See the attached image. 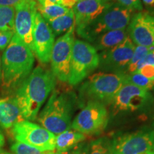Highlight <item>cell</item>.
Here are the masks:
<instances>
[{
  "mask_svg": "<svg viewBox=\"0 0 154 154\" xmlns=\"http://www.w3.org/2000/svg\"><path fill=\"white\" fill-rule=\"evenodd\" d=\"M77 0H60L58 5L66 7L67 9H72L77 3Z\"/></svg>",
  "mask_w": 154,
  "mask_h": 154,
  "instance_id": "33",
  "label": "cell"
},
{
  "mask_svg": "<svg viewBox=\"0 0 154 154\" xmlns=\"http://www.w3.org/2000/svg\"><path fill=\"white\" fill-rule=\"evenodd\" d=\"M78 2H81V1H83V0H77Z\"/></svg>",
  "mask_w": 154,
  "mask_h": 154,
  "instance_id": "42",
  "label": "cell"
},
{
  "mask_svg": "<svg viewBox=\"0 0 154 154\" xmlns=\"http://www.w3.org/2000/svg\"><path fill=\"white\" fill-rule=\"evenodd\" d=\"M131 39L137 45L154 47V15L139 11L131 20L128 31Z\"/></svg>",
  "mask_w": 154,
  "mask_h": 154,
  "instance_id": "15",
  "label": "cell"
},
{
  "mask_svg": "<svg viewBox=\"0 0 154 154\" xmlns=\"http://www.w3.org/2000/svg\"><path fill=\"white\" fill-rule=\"evenodd\" d=\"M11 131L17 142L27 144L42 152L55 150L56 135L30 121H19L13 126Z\"/></svg>",
  "mask_w": 154,
  "mask_h": 154,
  "instance_id": "8",
  "label": "cell"
},
{
  "mask_svg": "<svg viewBox=\"0 0 154 154\" xmlns=\"http://www.w3.org/2000/svg\"><path fill=\"white\" fill-rule=\"evenodd\" d=\"M14 34V31H0V50L7 47Z\"/></svg>",
  "mask_w": 154,
  "mask_h": 154,
  "instance_id": "29",
  "label": "cell"
},
{
  "mask_svg": "<svg viewBox=\"0 0 154 154\" xmlns=\"http://www.w3.org/2000/svg\"><path fill=\"white\" fill-rule=\"evenodd\" d=\"M47 154H57V153H53L52 151H50V152H48Z\"/></svg>",
  "mask_w": 154,
  "mask_h": 154,
  "instance_id": "41",
  "label": "cell"
},
{
  "mask_svg": "<svg viewBox=\"0 0 154 154\" xmlns=\"http://www.w3.org/2000/svg\"><path fill=\"white\" fill-rule=\"evenodd\" d=\"M37 5L34 0H24L14 7V34L33 53L34 21Z\"/></svg>",
  "mask_w": 154,
  "mask_h": 154,
  "instance_id": "12",
  "label": "cell"
},
{
  "mask_svg": "<svg viewBox=\"0 0 154 154\" xmlns=\"http://www.w3.org/2000/svg\"><path fill=\"white\" fill-rule=\"evenodd\" d=\"M47 22V21H46ZM55 36L61 35L68 31L74 24V13L72 9L66 14L47 22Z\"/></svg>",
  "mask_w": 154,
  "mask_h": 154,
  "instance_id": "20",
  "label": "cell"
},
{
  "mask_svg": "<svg viewBox=\"0 0 154 154\" xmlns=\"http://www.w3.org/2000/svg\"><path fill=\"white\" fill-rule=\"evenodd\" d=\"M153 103V97L149 91L133 84H125L116 94L111 104L116 114L142 110Z\"/></svg>",
  "mask_w": 154,
  "mask_h": 154,
  "instance_id": "9",
  "label": "cell"
},
{
  "mask_svg": "<svg viewBox=\"0 0 154 154\" xmlns=\"http://www.w3.org/2000/svg\"><path fill=\"white\" fill-rule=\"evenodd\" d=\"M1 73H2V59L0 58V83H1Z\"/></svg>",
  "mask_w": 154,
  "mask_h": 154,
  "instance_id": "38",
  "label": "cell"
},
{
  "mask_svg": "<svg viewBox=\"0 0 154 154\" xmlns=\"http://www.w3.org/2000/svg\"><path fill=\"white\" fill-rule=\"evenodd\" d=\"M34 1H35L38 4V5H41V6H42V5H44V2H45L46 0H34Z\"/></svg>",
  "mask_w": 154,
  "mask_h": 154,
  "instance_id": "37",
  "label": "cell"
},
{
  "mask_svg": "<svg viewBox=\"0 0 154 154\" xmlns=\"http://www.w3.org/2000/svg\"><path fill=\"white\" fill-rule=\"evenodd\" d=\"M124 73H96L88 77L81 86L79 101L82 105L88 101H96L103 104L112 102L116 94L126 84Z\"/></svg>",
  "mask_w": 154,
  "mask_h": 154,
  "instance_id": "4",
  "label": "cell"
},
{
  "mask_svg": "<svg viewBox=\"0 0 154 154\" xmlns=\"http://www.w3.org/2000/svg\"><path fill=\"white\" fill-rule=\"evenodd\" d=\"M99 66V55L93 45L82 40H74L68 83L76 86Z\"/></svg>",
  "mask_w": 154,
  "mask_h": 154,
  "instance_id": "6",
  "label": "cell"
},
{
  "mask_svg": "<svg viewBox=\"0 0 154 154\" xmlns=\"http://www.w3.org/2000/svg\"><path fill=\"white\" fill-rule=\"evenodd\" d=\"M59 1H60V0H46V1L44 2V5L42 6H46V5H54V4H57V5H58Z\"/></svg>",
  "mask_w": 154,
  "mask_h": 154,
  "instance_id": "35",
  "label": "cell"
},
{
  "mask_svg": "<svg viewBox=\"0 0 154 154\" xmlns=\"http://www.w3.org/2000/svg\"><path fill=\"white\" fill-rule=\"evenodd\" d=\"M54 41V34L49 24L37 11L34 21L33 46L34 54L40 62H50Z\"/></svg>",
  "mask_w": 154,
  "mask_h": 154,
  "instance_id": "13",
  "label": "cell"
},
{
  "mask_svg": "<svg viewBox=\"0 0 154 154\" xmlns=\"http://www.w3.org/2000/svg\"><path fill=\"white\" fill-rule=\"evenodd\" d=\"M109 112L103 103L88 101L72 121L71 128L84 135L99 134L107 126Z\"/></svg>",
  "mask_w": 154,
  "mask_h": 154,
  "instance_id": "7",
  "label": "cell"
},
{
  "mask_svg": "<svg viewBox=\"0 0 154 154\" xmlns=\"http://www.w3.org/2000/svg\"><path fill=\"white\" fill-rule=\"evenodd\" d=\"M5 137H4V135L0 131V152L2 151V149L3 148L4 145H5Z\"/></svg>",
  "mask_w": 154,
  "mask_h": 154,
  "instance_id": "36",
  "label": "cell"
},
{
  "mask_svg": "<svg viewBox=\"0 0 154 154\" xmlns=\"http://www.w3.org/2000/svg\"><path fill=\"white\" fill-rule=\"evenodd\" d=\"M24 120L14 96L0 97V126L10 129L19 121Z\"/></svg>",
  "mask_w": 154,
  "mask_h": 154,
  "instance_id": "17",
  "label": "cell"
},
{
  "mask_svg": "<svg viewBox=\"0 0 154 154\" xmlns=\"http://www.w3.org/2000/svg\"><path fill=\"white\" fill-rule=\"evenodd\" d=\"M69 9H67L66 7H63L59 5H57V4L46 6H40L37 5V11L47 22L64 15L68 12Z\"/></svg>",
  "mask_w": 154,
  "mask_h": 154,
  "instance_id": "21",
  "label": "cell"
},
{
  "mask_svg": "<svg viewBox=\"0 0 154 154\" xmlns=\"http://www.w3.org/2000/svg\"><path fill=\"white\" fill-rule=\"evenodd\" d=\"M11 150L13 154H47L46 152H42L36 148L29 146L20 142H16L11 146Z\"/></svg>",
  "mask_w": 154,
  "mask_h": 154,
  "instance_id": "26",
  "label": "cell"
},
{
  "mask_svg": "<svg viewBox=\"0 0 154 154\" xmlns=\"http://www.w3.org/2000/svg\"><path fill=\"white\" fill-rule=\"evenodd\" d=\"M0 154H13V153H8V152L1 151V152H0Z\"/></svg>",
  "mask_w": 154,
  "mask_h": 154,
  "instance_id": "40",
  "label": "cell"
},
{
  "mask_svg": "<svg viewBox=\"0 0 154 154\" xmlns=\"http://www.w3.org/2000/svg\"><path fill=\"white\" fill-rule=\"evenodd\" d=\"M22 1L24 0H0V6L14 7Z\"/></svg>",
  "mask_w": 154,
  "mask_h": 154,
  "instance_id": "32",
  "label": "cell"
},
{
  "mask_svg": "<svg viewBox=\"0 0 154 154\" xmlns=\"http://www.w3.org/2000/svg\"><path fill=\"white\" fill-rule=\"evenodd\" d=\"M145 65H153L154 66V50L149 51V52L138 63V64L136 65V72H137V71L139 70L140 68H142V67L145 66Z\"/></svg>",
  "mask_w": 154,
  "mask_h": 154,
  "instance_id": "30",
  "label": "cell"
},
{
  "mask_svg": "<svg viewBox=\"0 0 154 154\" xmlns=\"http://www.w3.org/2000/svg\"><path fill=\"white\" fill-rule=\"evenodd\" d=\"M136 72H138L146 78L154 80V66L153 65H145Z\"/></svg>",
  "mask_w": 154,
  "mask_h": 154,
  "instance_id": "31",
  "label": "cell"
},
{
  "mask_svg": "<svg viewBox=\"0 0 154 154\" xmlns=\"http://www.w3.org/2000/svg\"><path fill=\"white\" fill-rule=\"evenodd\" d=\"M86 140V136L75 130L68 129L56 135L55 149L57 153L68 151Z\"/></svg>",
  "mask_w": 154,
  "mask_h": 154,
  "instance_id": "19",
  "label": "cell"
},
{
  "mask_svg": "<svg viewBox=\"0 0 154 154\" xmlns=\"http://www.w3.org/2000/svg\"><path fill=\"white\" fill-rule=\"evenodd\" d=\"M143 2L146 7L154 8V0H143Z\"/></svg>",
  "mask_w": 154,
  "mask_h": 154,
  "instance_id": "34",
  "label": "cell"
},
{
  "mask_svg": "<svg viewBox=\"0 0 154 154\" xmlns=\"http://www.w3.org/2000/svg\"><path fill=\"white\" fill-rule=\"evenodd\" d=\"M111 4L109 0H83L74 7V23L76 33L100 16Z\"/></svg>",
  "mask_w": 154,
  "mask_h": 154,
  "instance_id": "16",
  "label": "cell"
},
{
  "mask_svg": "<svg viewBox=\"0 0 154 154\" xmlns=\"http://www.w3.org/2000/svg\"><path fill=\"white\" fill-rule=\"evenodd\" d=\"M154 50V47H146L143 46L137 45L135 47L134 54L132 56L131 59L129 63H128V66H127L126 70V74H132L136 72V65L147 54L149 51Z\"/></svg>",
  "mask_w": 154,
  "mask_h": 154,
  "instance_id": "25",
  "label": "cell"
},
{
  "mask_svg": "<svg viewBox=\"0 0 154 154\" xmlns=\"http://www.w3.org/2000/svg\"><path fill=\"white\" fill-rule=\"evenodd\" d=\"M119 5L126 7L129 10L134 11H142V6L140 0H117Z\"/></svg>",
  "mask_w": 154,
  "mask_h": 154,
  "instance_id": "27",
  "label": "cell"
},
{
  "mask_svg": "<svg viewBox=\"0 0 154 154\" xmlns=\"http://www.w3.org/2000/svg\"><path fill=\"white\" fill-rule=\"evenodd\" d=\"M135 45L129 36L116 47L108 51H103L99 55V66L106 70L116 73H124L132 56Z\"/></svg>",
  "mask_w": 154,
  "mask_h": 154,
  "instance_id": "14",
  "label": "cell"
},
{
  "mask_svg": "<svg viewBox=\"0 0 154 154\" xmlns=\"http://www.w3.org/2000/svg\"><path fill=\"white\" fill-rule=\"evenodd\" d=\"M126 84H133L148 91L152 90L154 88V80L146 78V76L138 72L126 74Z\"/></svg>",
  "mask_w": 154,
  "mask_h": 154,
  "instance_id": "24",
  "label": "cell"
},
{
  "mask_svg": "<svg viewBox=\"0 0 154 154\" xmlns=\"http://www.w3.org/2000/svg\"><path fill=\"white\" fill-rule=\"evenodd\" d=\"M88 154H113L111 140L107 138L92 140L88 146Z\"/></svg>",
  "mask_w": 154,
  "mask_h": 154,
  "instance_id": "23",
  "label": "cell"
},
{
  "mask_svg": "<svg viewBox=\"0 0 154 154\" xmlns=\"http://www.w3.org/2000/svg\"><path fill=\"white\" fill-rule=\"evenodd\" d=\"M56 86L51 71L37 66L17 86L14 99L24 120L34 121L40 109Z\"/></svg>",
  "mask_w": 154,
  "mask_h": 154,
  "instance_id": "1",
  "label": "cell"
},
{
  "mask_svg": "<svg viewBox=\"0 0 154 154\" xmlns=\"http://www.w3.org/2000/svg\"><path fill=\"white\" fill-rule=\"evenodd\" d=\"M88 146H89V143L82 142L68 151L57 154H88Z\"/></svg>",
  "mask_w": 154,
  "mask_h": 154,
  "instance_id": "28",
  "label": "cell"
},
{
  "mask_svg": "<svg viewBox=\"0 0 154 154\" xmlns=\"http://www.w3.org/2000/svg\"><path fill=\"white\" fill-rule=\"evenodd\" d=\"M153 151H154V149H153Z\"/></svg>",
  "mask_w": 154,
  "mask_h": 154,
  "instance_id": "43",
  "label": "cell"
},
{
  "mask_svg": "<svg viewBox=\"0 0 154 154\" xmlns=\"http://www.w3.org/2000/svg\"><path fill=\"white\" fill-rule=\"evenodd\" d=\"M75 23L54 42L51 54V72L56 79L61 82H68L70 74L72 47L74 42Z\"/></svg>",
  "mask_w": 154,
  "mask_h": 154,
  "instance_id": "10",
  "label": "cell"
},
{
  "mask_svg": "<svg viewBox=\"0 0 154 154\" xmlns=\"http://www.w3.org/2000/svg\"><path fill=\"white\" fill-rule=\"evenodd\" d=\"M132 12L119 4L111 3L100 16L77 34L88 42H93L105 32L126 29L131 21Z\"/></svg>",
  "mask_w": 154,
  "mask_h": 154,
  "instance_id": "5",
  "label": "cell"
},
{
  "mask_svg": "<svg viewBox=\"0 0 154 154\" xmlns=\"http://www.w3.org/2000/svg\"><path fill=\"white\" fill-rule=\"evenodd\" d=\"M33 51L14 34L2 58L1 84L6 90L17 88L32 72Z\"/></svg>",
  "mask_w": 154,
  "mask_h": 154,
  "instance_id": "2",
  "label": "cell"
},
{
  "mask_svg": "<svg viewBox=\"0 0 154 154\" xmlns=\"http://www.w3.org/2000/svg\"><path fill=\"white\" fill-rule=\"evenodd\" d=\"M14 7L0 6V31L14 32Z\"/></svg>",
  "mask_w": 154,
  "mask_h": 154,
  "instance_id": "22",
  "label": "cell"
},
{
  "mask_svg": "<svg viewBox=\"0 0 154 154\" xmlns=\"http://www.w3.org/2000/svg\"><path fill=\"white\" fill-rule=\"evenodd\" d=\"M75 103L74 94L54 88L44 109L37 116V121L54 135L61 134L71 128Z\"/></svg>",
  "mask_w": 154,
  "mask_h": 154,
  "instance_id": "3",
  "label": "cell"
},
{
  "mask_svg": "<svg viewBox=\"0 0 154 154\" xmlns=\"http://www.w3.org/2000/svg\"><path fill=\"white\" fill-rule=\"evenodd\" d=\"M126 29L109 31L98 36L94 42V47L100 51H108L122 43L127 37Z\"/></svg>",
  "mask_w": 154,
  "mask_h": 154,
  "instance_id": "18",
  "label": "cell"
},
{
  "mask_svg": "<svg viewBox=\"0 0 154 154\" xmlns=\"http://www.w3.org/2000/svg\"><path fill=\"white\" fill-rule=\"evenodd\" d=\"M113 154H140L153 151L154 130L143 129L115 136L111 140Z\"/></svg>",
  "mask_w": 154,
  "mask_h": 154,
  "instance_id": "11",
  "label": "cell"
},
{
  "mask_svg": "<svg viewBox=\"0 0 154 154\" xmlns=\"http://www.w3.org/2000/svg\"><path fill=\"white\" fill-rule=\"evenodd\" d=\"M140 154H154V151H147L145 152V153H142Z\"/></svg>",
  "mask_w": 154,
  "mask_h": 154,
  "instance_id": "39",
  "label": "cell"
}]
</instances>
